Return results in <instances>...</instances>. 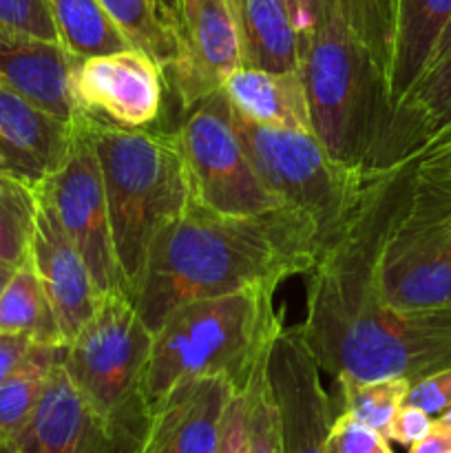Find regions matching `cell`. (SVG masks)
<instances>
[{
    "label": "cell",
    "instance_id": "1",
    "mask_svg": "<svg viewBox=\"0 0 451 453\" xmlns=\"http://www.w3.org/2000/svg\"><path fill=\"white\" fill-rule=\"evenodd\" d=\"M321 250L317 226L296 208L237 217L190 197L184 212L150 243L131 301L155 332L172 310L190 301L259 283L277 288L292 274H305Z\"/></svg>",
    "mask_w": 451,
    "mask_h": 453
},
{
    "label": "cell",
    "instance_id": "2",
    "mask_svg": "<svg viewBox=\"0 0 451 453\" xmlns=\"http://www.w3.org/2000/svg\"><path fill=\"white\" fill-rule=\"evenodd\" d=\"M308 277L305 341L339 385L380 379L411 383L451 367V308L396 310L367 283L343 233L321 250Z\"/></svg>",
    "mask_w": 451,
    "mask_h": 453
},
{
    "label": "cell",
    "instance_id": "3",
    "mask_svg": "<svg viewBox=\"0 0 451 453\" xmlns=\"http://www.w3.org/2000/svg\"><path fill=\"white\" fill-rule=\"evenodd\" d=\"M274 290L259 283L172 310L153 332L141 376L146 416L172 388L199 376H226L243 388L283 327Z\"/></svg>",
    "mask_w": 451,
    "mask_h": 453
},
{
    "label": "cell",
    "instance_id": "4",
    "mask_svg": "<svg viewBox=\"0 0 451 453\" xmlns=\"http://www.w3.org/2000/svg\"><path fill=\"white\" fill-rule=\"evenodd\" d=\"M80 118L96 146L115 257L131 299L153 239L193 197L180 137L175 128L119 127L91 113Z\"/></svg>",
    "mask_w": 451,
    "mask_h": 453
},
{
    "label": "cell",
    "instance_id": "5",
    "mask_svg": "<svg viewBox=\"0 0 451 453\" xmlns=\"http://www.w3.org/2000/svg\"><path fill=\"white\" fill-rule=\"evenodd\" d=\"M299 56L312 133L332 157L367 173L389 115L378 65L339 9L301 40Z\"/></svg>",
    "mask_w": 451,
    "mask_h": 453
},
{
    "label": "cell",
    "instance_id": "6",
    "mask_svg": "<svg viewBox=\"0 0 451 453\" xmlns=\"http://www.w3.org/2000/svg\"><path fill=\"white\" fill-rule=\"evenodd\" d=\"M233 127L256 175L286 206L314 221L325 248L356 215L371 173L332 157L312 131L261 127L234 109Z\"/></svg>",
    "mask_w": 451,
    "mask_h": 453
},
{
    "label": "cell",
    "instance_id": "7",
    "mask_svg": "<svg viewBox=\"0 0 451 453\" xmlns=\"http://www.w3.org/2000/svg\"><path fill=\"white\" fill-rule=\"evenodd\" d=\"M150 345L153 332L133 301L111 292L65 349V367L84 401L111 429L135 441L146 425L140 388Z\"/></svg>",
    "mask_w": 451,
    "mask_h": 453
},
{
    "label": "cell",
    "instance_id": "8",
    "mask_svg": "<svg viewBox=\"0 0 451 453\" xmlns=\"http://www.w3.org/2000/svg\"><path fill=\"white\" fill-rule=\"evenodd\" d=\"M190 193L224 215L252 217L286 208L264 184L233 127V109L221 88L181 111L175 127Z\"/></svg>",
    "mask_w": 451,
    "mask_h": 453
},
{
    "label": "cell",
    "instance_id": "9",
    "mask_svg": "<svg viewBox=\"0 0 451 453\" xmlns=\"http://www.w3.org/2000/svg\"><path fill=\"white\" fill-rule=\"evenodd\" d=\"M62 228L82 255L100 295L124 292L111 234L109 203L96 146L82 118L73 119L69 149L56 168L40 181Z\"/></svg>",
    "mask_w": 451,
    "mask_h": 453
},
{
    "label": "cell",
    "instance_id": "10",
    "mask_svg": "<svg viewBox=\"0 0 451 453\" xmlns=\"http://www.w3.org/2000/svg\"><path fill=\"white\" fill-rule=\"evenodd\" d=\"M268 379L281 423V453H327L334 403L303 327H281L268 354Z\"/></svg>",
    "mask_w": 451,
    "mask_h": 453
},
{
    "label": "cell",
    "instance_id": "11",
    "mask_svg": "<svg viewBox=\"0 0 451 453\" xmlns=\"http://www.w3.org/2000/svg\"><path fill=\"white\" fill-rule=\"evenodd\" d=\"M73 93L80 113L119 127L146 128L162 119L166 82L149 53L128 47L80 60L73 71Z\"/></svg>",
    "mask_w": 451,
    "mask_h": 453
},
{
    "label": "cell",
    "instance_id": "12",
    "mask_svg": "<svg viewBox=\"0 0 451 453\" xmlns=\"http://www.w3.org/2000/svg\"><path fill=\"white\" fill-rule=\"evenodd\" d=\"M11 447L16 453H135L137 441L111 429L93 411L60 361Z\"/></svg>",
    "mask_w": 451,
    "mask_h": 453
},
{
    "label": "cell",
    "instance_id": "13",
    "mask_svg": "<svg viewBox=\"0 0 451 453\" xmlns=\"http://www.w3.org/2000/svg\"><path fill=\"white\" fill-rule=\"evenodd\" d=\"M34 193L35 217L34 230H31L29 261L56 312L62 339L69 343L78 334L80 327L93 317L102 295L97 292L82 255L65 233L40 184L34 186Z\"/></svg>",
    "mask_w": 451,
    "mask_h": 453
},
{
    "label": "cell",
    "instance_id": "14",
    "mask_svg": "<svg viewBox=\"0 0 451 453\" xmlns=\"http://www.w3.org/2000/svg\"><path fill=\"white\" fill-rule=\"evenodd\" d=\"M234 389L226 376H199L172 388L149 410L135 453H219Z\"/></svg>",
    "mask_w": 451,
    "mask_h": 453
},
{
    "label": "cell",
    "instance_id": "15",
    "mask_svg": "<svg viewBox=\"0 0 451 453\" xmlns=\"http://www.w3.org/2000/svg\"><path fill=\"white\" fill-rule=\"evenodd\" d=\"M241 66L237 25L228 0H184L181 58L166 78V93L186 111L221 88Z\"/></svg>",
    "mask_w": 451,
    "mask_h": 453
},
{
    "label": "cell",
    "instance_id": "16",
    "mask_svg": "<svg viewBox=\"0 0 451 453\" xmlns=\"http://www.w3.org/2000/svg\"><path fill=\"white\" fill-rule=\"evenodd\" d=\"M451 140V49L429 65L405 97L389 111L367 173L414 162Z\"/></svg>",
    "mask_w": 451,
    "mask_h": 453
},
{
    "label": "cell",
    "instance_id": "17",
    "mask_svg": "<svg viewBox=\"0 0 451 453\" xmlns=\"http://www.w3.org/2000/svg\"><path fill=\"white\" fill-rule=\"evenodd\" d=\"M78 62L60 42L0 31V84L66 122L80 115L73 93Z\"/></svg>",
    "mask_w": 451,
    "mask_h": 453
},
{
    "label": "cell",
    "instance_id": "18",
    "mask_svg": "<svg viewBox=\"0 0 451 453\" xmlns=\"http://www.w3.org/2000/svg\"><path fill=\"white\" fill-rule=\"evenodd\" d=\"M451 20V0H394V35L385 97L389 111L429 69Z\"/></svg>",
    "mask_w": 451,
    "mask_h": 453
},
{
    "label": "cell",
    "instance_id": "19",
    "mask_svg": "<svg viewBox=\"0 0 451 453\" xmlns=\"http://www.w3.org/2000/svg\"><path fill=\"white\" fill-rule=\"evenodd\" d=\"M230 106L250 122L272 128L312 131L299 69L268 71L256 66H237L221 84Z\"/></svg>",
    "mask_w": 451,
    "mask_h": 453
},
{
    "label": "cell",
    "instance_id": "20",
    "mask_svg": "<svg viewBox=\"0 0 451 453\" xmlns=\"http://www.w3.org/2000/svg\"><path fill=\"white\" fill-rule=\"evenodd\" d=\"M228 4L237 25L241 66L299 69V35L281 0H228Z\"/></svg>",
    "mask_w": 451,
    "mask_h": 453
},
{
    "label": "cell",
    "instance_id": "21",
    "mask_svg": "<svg viewBox=\"0 0 451 453\" xmlns=\"http://www.w3.org/2000/svg\"><path fill=\"white\" fill-rule=\"evenodd\" d=\"M71 131L73 122L47 113L0 84V140L35 164L44 177L65 157Z\"/></svg>",
    "mask_w": 451,
    "mask_h": 453
},
{
    "label": "cell",
    "instance_id": "22",
    "mask_svg": "<svg viewBox=\"0 0 451 453\" xmlns=\"http://www.w3.org/2000/svg\"><path fill=\"white\" fill-rule=\"evenodd\" d=\"M0 332L27 336L34 343L66 345L56 312L29 259L13 270L0 295Z\"/></svg>",
    "mask_w": 451,
    "mask_h": 453
},
{
    "label": "cell",
    "instance_id": "23",
    "mask_svg": "<svg viewBox=\"0 0 451 453\" xmlns=\"http://www.w3.org/2000/svg\"><path fill=\"white\" fill-rule=\"evenodd\" d=\"M66 345L34 343L16 370L0 383V438L11 442L38 407L53 367L65 361Z\"/></svg>",
    "mask_w": 451,
    "mask_h": 453
},
{
    "label": "cell",
    "instance_id": "24",
    "mask_svg": "<svg viewBox=\"0 0 451 453\" xmlns=\"http://www.w3.org/2000/svg\"><path fill=\"white\" fill-rule=\"evenodd\" d=\"M60 44L75 58L106 56L131 47L100 0H49Z\"/></svg>",
    "mask_w": 451,
    "mask_h": 453
},
{
    "label": "cell",
    "instance_id": "25",
    "mask_svg": "<svg viewBox=\"0 0 451 453\" xmlns=\"http://www.w3.org/2000/svg\"><path fill=\"white\" fill-rule=\"evenodd\" d=\"M100 3L118 29L126 35L131 47L141 49L157 62L166 82L171 71L180 62L181 47L175 35L162 25L153 0H100Z\"/></svg>",
    "mask_w": 451,
    "mask_h": 453
},
{
    "label": "cell",
    "instance_id": "26",
    "mask_svg": "<svg viewBox=\"0 0 451 453\" xmlns=\"http://www.w3.org/2000/svg\"><path fill=\"white\" fill-rule=\"evenodd\" d=\"M411 380L407 379H380L365 383H343L340 392V411L354 416L385 436L389 420L405 405Z\"/></svg>",
    "mask_w": 451,
    "mask_h": 453
},
{
    "label": "cell",
    "instance_id": "27",
    "mask_svg": "<svg viewBox=\"0 0 451 453\" xmlns=\"http://www.w3.org/2000/svg\"><path fill=\"white\" fill-rule=\"evenodd\" d=\"M246 410V453H281V423L268 379V358L252 372Z\"/></svg>",
    "mask_w": 451,
    "mask_h": 453
},
{
    "label": "cell",
    "instance_id": "28",
    "mask_svg": "<svg viewBox=\"0 0 451 453\" xmlns=\"http://www.w3.org/2000/svg\"><path fill=\"white\" fill-rule=\"evenodd\" d=\"M35 217V193L20 184L0 195V261L20 265L29 259L31 230Z\"/></svg>",
    "mask_w": 451,
    "mask_h": 453
},
{
    "label": "cell",
    "instance_id": "29",
    "mask_svg": "<svg viewBox=\"0 0 451 453\" xmlns=\"http://www.w3.org/2000/svg\"><path fill=\"white\" fill-rule=\"evenodd\" d=\"M398 171L402 211L418 221L451 228V177L416 175L409 166H398Z\"/></svg>",
    "mask_w": 451,
    "mask_h": 453
},
{
    "label": "cell",
    "instance_id": "30",
    "mask_svg": "<svg viewBox=\"0 0 451 453\" xmlns=\"http://www.w3.org/2000/svg\"><path fill=\"white\" fill-rule=\"evenodd\" d=\"M0 31L60 42L49 0H0Z\"/></svg>",
    "mask_w": 451,
    "mask_h": 453
},
{
    "label": "cell",
    "instance_id": "31",
    "mask_svg": "<svg viewBox=\"0 0 451 453\" xmlns=\"http://www.w3.org/2000/svg\"><path fill=\"white\" fill-rule=\"evenodd\" d=\"M327 453H394L389 441L349 414H336L325 442Z\"/></svg>",
    "mask_w": 451,
    "mask_h": 453
},
{
    "label": "cell",
    "instance_id": "32",
    "mask_svg": "<svg viewBox=\"0 0 451 453\" xmlns=\"http://www.w3.org/2000/svg\"><path fill=\"white\" fill-rule=\"evenodd\" d=\"M407 405L420 407L429 416H438L451 407V367L438 370L411 383Z\"/></svg>",
    "mask_w": 451,
    "mask_h": 453
},
{
    "label": "cell",
    "instance_id": "33",
    "mask_svg": "<svg viewBox=\"0 0 451 453\" xmlns=\"http://www.w3.org/2000/svg\"><path fill=\"white\" fill-rule=\"evenodd\" d=\"M433 416H429L427 411H423L420 407L414 405H402L401 410L394 414V418L389 420L387 429H385V438L389 442H398L402 447L414 445L416 441L424 436V434L432 429Z\"/></svg>",
    "mask_w": 451,
    "mask_h": 453
},
{
    "label": "cell",
    "instance_id": "34",
    "mask_svg": "<svg viewBox=\"0 0 451 453\" xmlns=\"http://www.w3.org/2000/svg\"><path fill=\"white\" fill-rule=\"evenodd\" d=\"M0 175L13 177V180L22 181V184L31 186V188L44 180V173L35 164H31L29 159L16 153L3 140H0Z\"/></svg>",
    "mask_w": 451,
    "mask_h": 453
},
{
    "label": "cell",
    "instance_id": "35",
    "mask_svg": "<svg viewBox=\"0 0 451 453\" xmlns=\"http://www.w3.org/2000/svg\"><path fill=\"white\" fill-rule=\"evenodd\" d=\"M402 166H409L411 173H416V175L451 177V140L424 150L420 157H416L409 164H402Z\"/></svg>",
    "mask_w": 451,
    "mask_h": 453
},
{
    "label": "cell",
    "instance_id": "36",
    "mask_svg": "<svg viewBox=\"0 0 451 453\" xmlns=\"http://www.w3.org/2000/svg\"><path fill=\"white\" fill-rule=\"evenodd\" d=\"M34 341L20 334H4L0 332V383L18 367V363L27 357Z\"/></svg>",
    "mask_w": 451,
    "mask_h": 453
},
{
    "label": "cell",
    "instance_id": "37",
    "mask_svg": "<svg viewBox=\"0 0 451 453\" xmlns=\"http://www.w3.org/2000/svg\"><path fill=\"white\" fill-rule=\"evenodd\" d=\"M449 451H451V432L438 418H433L432 429H429L420 441H416L414 445H409V449H407V453H449Z\"/></svg>",
    "mask_w": 451,
    "mask_h": 453
},
{
    "label": "cell",
    "instance_id": "38",
    "mask_svg": "<svg viewBox=\"0 0 451 453\" xmlns=\"http://www.w3.org/2000/svg\"><path fill=\"white\" fill-rule=\"evenodd\" d=\"M153 7L162 25L175 35L181 47V38H184V0H153Z\"/></svg>",
    "mask_w": 451,
    "mask_h": 453
},
{
    "label": "cell",
    "instance_id": "39",
    "mask_svg": "<svg viewBox=\"0 0 451 453\" xmlns=\"http://www.w3.org/2000/svg\"><path fill=\"white\" fill-rule=\"evenodd\" d=\"M281 3L286 4L287 13H290L292 25H294L296 35H299V42H301V40L308 38V35L312 34V25H310L308 12H305V3L303 0H281Z\"/></svg>",
    "mask_w": 451,
    "mask_h": 453
},
{
    "label": "cell",
    "instance_id": "40",
    "mask_svg": "<svg viewBox=\"0 0 451 453\" xmlns=\"http://www.w3.org/2000/svg\"><path fill=\"white\" fill-rule=\"evenodd\" d=\"M305 12H308L310 25H312V31L321 25L323 20L332 16V12L336 9V0H303Z\"/></svg>",
    "mask_w": 451,
    "mask_h": 453
},
{
    "label": "cell",
    "instance_id": "41",
    "mask_svg": "<svg viewBox=\"0 0 451 453\" xmlns=\"http://www.w3.org/2000/svg\"><path fill=\"white\" fill-rule=\"evenodd\" d=\"M18 265H11V264H4V261H0V295H3L4 286L9 283V279H11L13 270H16Z\"/></svg>",
    "mask_w": 451,
    "mask_h": 453
},
{
    "label": "cell",
    "instance_id": "42",
    "mask_svg": "<svg viewBox=\"0 0 451 453\" xmlns=\"http://www.w3.org/2000/svg\"><path fill=\"white\" fill-rule=\"evenodd\" d=\"M16 184H18V180H13V177L0 175V195L7 193V190L11 188V186H16ZM20 184H22V181H20Z\"/></svg>",
    "mask_w": 451,
    "mask_h": 453
},
{
    "label": "cell",
    "instance_id": "43",
    "mask_svg": "<svg viewBox=\"0 0 451 453\" xmlns=\"http://www.w3.org/2000/svg\"><path fill=\"white\" fill-rule=\"evenodd\" d=\"M436 418L440 420V423L445 425V427L449 429V432H451V407H449V410H445V411H442V414H438Z\"/></svg>",
    "mask_w": 451,
    "mask_h": 453
},
{
    "label": "cell",
    "instance_id": "44",
    "mask_svg": "<svg viewBox=\"0 0 451 453\" xmlns=\"http://www.w3.org/2000/svg\"><path fill=\"white\" fill-rule=\"evenodd\" d=\"M0 453H16V451H13L11 442H7V441H3V438H0Z\"/></svg>",
    "mask_w": 451,
    "mask_h": 453
},
{
    "label": "cell",
    "instance_id": "45",
    "mask_svg": "<svg viewBox=\"0 0 451 453\" xmlns=\"http://www.w3.org/2000/svg\"><path fill=\"white\" fill-rule=\"evenodd\" d=\"M449 453H451V451H449Z\"/></svg>",
    "mask_w": 451,
    "mask_h": 453
}]
</instances>
